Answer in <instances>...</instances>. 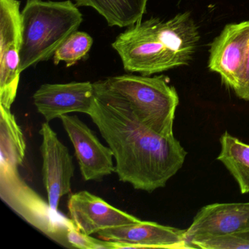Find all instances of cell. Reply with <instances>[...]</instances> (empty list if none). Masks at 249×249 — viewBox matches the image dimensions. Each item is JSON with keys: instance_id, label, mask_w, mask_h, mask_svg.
Returning <instances> with one entry per match:
<instances>
[{"instance_id": "obj_14", "label": "cell", "mask_w": 249, "mask_h": 249, "mask_svg": "<svg viewBox=\"0 0 249 249\" xmlns=\"http://www.w3.org/2000/svg\"><path fill=\"white\" fill-rule=\"evenodd\" d=\"M26 154L24 134L11 109L0 106V164L22 165Z\"/></svg>"}, {"instance_id": "obj_1", "label": "cell", "mask_w": 249, "mask_h": 249, "mask_svg": "<svg viewBox=\"0 0 249 249\" xmlns=\"http://www.w3.org/2000/svg\"><path fill=\"white\" fill-rule=\"evenodd\" d=\"M89 116L113 151L120 181L152 192L164 187L183 167L187 152L174 135L153 132L120 103L94 93Z\"/></svg>"}, {"instance_id": "obj_10", "label": "cell", "mask_w": 249, "mask_h": 249, "mask_svg": "<svg viewBox=\"0 0 249 249\" xmlns=\"http://www.w3.org/2000/svg\"><path fill=\"white\" fill-rule=\"evenodd\" d=\"M68 208L77 229L88 235L97 234L106 229L136 224L142 221L87 191L72 194L68 199Z\"/></svg>"}, {"instance_id": "obj_5", "label": "cell", "mask_w": 249, "mask_h": 249, "mask_svg": "<svg viewBox=\"0 0 249 249\" xmlns=\"http://www.w3.org/2000/svg\"><path fill=\"white\" fill-rule=\"evenodd\" d=\"M21 44L18 0H0V106L11 109L17 95Z\"/></svg>"}, {"instance_id": "obj_16", "label": "cell", "mask_w": 249, "mask_h": 249, "mask_svg": "<svg viewBox=\"0 0 249 249\" xmlns=\"http://www.w3.org/2000/svg\"><path fill=\"white\" fill-rule=\"evenodd\" d=\"M92 45V37L88 33L74 32L55 52L53 63L57 65L64 62L68 68L73 66L88 54Z\"/></svg>"}, {"instance_id": "obj_15", "label": "cell", "mask_w": 249, "mask_h": 249, "mask_svg": "<svg viewBox=\"0 0 249 249\" xmlns=\"http://www.w3.org/2000/svg\"><path fill=\"white\" fill-rule=\"evenodd\" d=\"M221 161L238 184L241 194L249 192V145L225 131L220 138Z\"/></svg>"}, {"instance_id": "obj_12", "label": "cell", "mask_w": 249, "mask_h": 249, "mask_svg": "<svg viewBox=\"0 0 249 249\" xmlns=\"http://www.w3.org/2000/svg\"><path fill=\"white\" fill-rule=\"evenodd\" d=\"M249 230V202L213 203L202 207L186 229L189 240Z\"/></svg>"}, {"instance_id": "obj_9", "label": "cell", "mask_w": 249, "mask_h": 249, "mask_svg": "<svg viewBox=\"0 0 249 249\" xmlns=\"http://www.w3.org/2000/svg\"><path fill=\"white\" fill-rule=\"evenodd\" d=\"M103 240L117 243L123 249H195L186 236V230L141 221L136 224L106 229L97 233Z\"/></svg>"}, {"instance_id": "obj_3", "label": "cell", "mask_w": 249, "mask_h": 249, "mask_svg": "<svg viewBox=\"0 0 249 249\" xmlns=\"http://www.w3.org/2000/svg\"><path fill=\"white\" fill-rule=\"evenodd\" d=\"M82 22V14L71 0H27L21 12V72L53 56Z\"/></svg>"}, {"instance_id": "obj_17", "label": "cell", "mask_w": 249, "mask_h": 249, "mask_svg": "<svg viewBox=\"0 0 249 249\" xmlns=\"http://www.w3.org/2000/svg\"><path fill=\"white\" fill-rule=\"evenodd\" d=\"M195 249H249V230L191 240Z\"/></svg>"}, {"instance_id": "obj_19", "label": "cell", "mask_w": 249, "mask_h": 249, "mask_svg": "<svg viewBox=\"0 0 249 249\" xmlns=\"http://www.w3.org/2000/svg\"><path fill=\"white\" fill-rule=\"evenodd\" d=\"M234 91L239 98L249 102V48L241 80Z\"/></svg>"}, {"instance_id": "obj_2", "label": "cell", "mask_w": 249, "mask_h": 249, "mask_svg": "<svg viewBox=\"0 0 249 249\" xmlns=\"http://www.w3.org/2000/svg\"><path fill=\"white\" fill-rule=\"evenodd\" d=\"M93 86L94 93L129 109L145 127L161 136L174 135L179 97L167 77L126 74L109 77L93 83Z\"/></svg>"}, {"instance_id": "obj_13", "label": "cell", "mask_w": 249, "mask_h": 249, "mask_svg": "<svg viewBox=\"0 0 249 249\" xmlns=\"http://www.w3.org/2000/svg\"><path fill=\"white\" fill-rule=\"evenodd\" d=\"M78 6L95 10L110 27H130L142 20L148 0H75Z\"/></svg>"}, {"instance_id": "obj_7", "label": "cell", "mask_w": 249, "mask_h": 249, "mask_svg": "<svg viewBox=\"0 0 249 249\" xmlns=\"http://www.w3.org/2000/svg\"><path fill=\"white\" fill-rule=\"evenodd\" d=\"M59 119L73 145L81 176L86 181H100L115 173L113 151L103 145L77 116L64 115Z\"/></svg>"}, {"instance_id": "obj_4", "label": "cell", "mask_w": 249, "mask_h": 249, "mask_svg": "<svg viewBox=\"0 0 249 249\" xmlns=\"http://www.w3.org/2000/svg\"><path fill=\"white\" fill-rule=\"evenodd\" d=\"M0 196L21 218L56 243L71 247L68 233L77 228L72 219L51 208L21 178L17 167L0 164Z\"/></svg>"}, {"instance_id": "obj_18", "label": "cell", "mask_w": 249, "mask_h": 249, "mask_svg": "<svg viewBox=\"0 0 249 249\" xmlns=\"http://www.w3.org/2000/svg\"><path fill=\"white\" fill-rule=\"evenodd\" d=\"M68 243L72 248L80 249H118L116 242L97 239L84 234L77 228L71 229L68 233Z\"/></svg>"}, {"instance_id": "obj_11", "label": "cell", "mask_w": 249, "mask_h": 249, "mask_svg": "<svg viewBox=\"0 0 249 249\" xmlns=\"http://www.w3.org/2000/svg\"><path fill=\"white\" fill-rule=\"evenodd\" d=\"M94 100L89 81L45 84L33 95L34 105L47 122L74 112L89 115Z\"/></svg>"}, {"instance_id": "obj_8", "label": "cell", "mask_w": 249, "mask_h": 249, "mask_svg": "<svg viewBox=\"0 0 249 249\" xmlns=\"http://www.w3.org/2000/svg\"><path fill=\"white\" fill-rule=\"evenodd\" d=\"M40 146L43 166L42 177L51 208L58 211L61 198L71 192V181L75 173L72 157L68 147L58 138L49 122L40 128Z\"/></svg>"}, {"instance_id": "obj_6", "label": "cell", "mask_w": 249, "mask_h": 249, "mask_svg": "<svg viewBox=\"0 0 249 249\" xmlns=\"http://www.w3.org/2000/svg\"><path fill=\"white\" fill-rule=\"evenodd\" d=\"M249 48V21L225 26L211 43L208 68L235 90L244 71Z\"/></svg>"}]
</instances>
